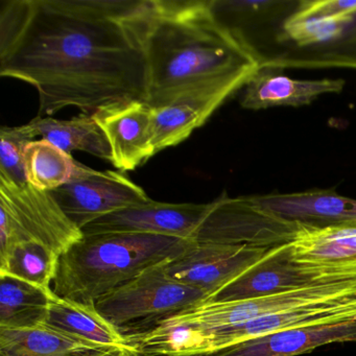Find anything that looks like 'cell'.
Instances as JSON below:
<instances>
[{
    "label": "cell",
    "instance_id": "obj_2",
    "mask_svg": "<svg viewBox=\"0 0 356 356\" xmlns=\"http://www.w3.org/2000/svg\"><path fill=\"white\" fill-rule=\"evenodd\" d=\"M134 22L147 57L151 107L203 87L241 89L260 68L216 17L213 0H139Z\"/></svg>",
    "mask_w": 356,
    "mask_h": 356
},
{
    "label": "cell",
    "instance_id": "obj_14",
    "mask_svg": "<svg viewBox=\"0 0 356 356\" xmlns=\"http://www.w3.org/2000/svg\"><path fill=\"white\" fill-rule=\"evenodd\" d=\"M238 87L214 85L195 89L160 107H152V128L155 155L186 140Z\"/></svg>",
    "mask_w": 356,
    "mask_h": 356
},
{
    "label": "cell",
    "instance_id": "obj_22",
    "mask_svg": "<svg viewBox=\"0 0 356 356\" xmlns=\"http://www.w3.org/2000/svg\"><path fill=\"white\" fill-rule=\"evenodd\" d=\"M53 295V289L0 276V329H28L44 324Z\"/></svg>",
    "mask_w": 356,
    "mask_h": 356
},
{
    "label": "cell",
    "instance_id": "obj_11",
    "mask_svg": "<svg viewBox=\"0 0 356 356\" xmlns=\"http://www.w3.org/2000/svg\"><path fill=\"white\" fill-rule=\"evenodd\" d=\"M268 250L195 243L182 255L166 262L164 268L170 277L203 291L208 299L259 261Z\"/></svg>",
    "mask_w": 356,
    "mask_h": 356
},
{
    "label": "cell",
    "instance_id": "obj_4",
    "mask_svg": "<svg viewBox=\"0 0 356 356\" xmlns=\"http://www.w3.org/2000/svg\"><path fill=\"white\" fill-rule=\"evenodd\" d=\"M299 8L273 24L257 57L259 67L356 70V11L312 17L300 13Z\"/></svg>",
    "mask_w": 356,
    "mask_h": 356
},
{
    "label": "cell",
    "instance_id": "obj_16",
    "mask_svg": "<svg viewBox=\"0 0 356 356\" xmlns=\"http://www.w3.org/2000/svg\"><path fill=\"white\" fill-rule=\"evenodd\" d=\"M260 209L312 228L356 222V199L333 191L249 195Z\"/></svg>",
    "mask_w": 356,
    "mask_h": 356
},
{
    "label": "cell",
    "instance_id": "obj_17",
    "mask_svg": "<svg viewBox=\"0 0 356 356\" xmlns=\"http://www.w3.org/2000/svg\"><path fill=\"white\" fill-rule=\"evenodd\" d=\"M0 356H143L133 348L112 347L42 324L0 329Z\"/></svg>",
    "mask_w": 356,
    "mask_h": 356
},
{
    "label": "cell",
    "instance_id": "obj_13",
    "mask_svg": "<svg viewBox=\"0 0 356 356\" xmlns=\"http://www.w3.org/2000/svg\"><path fill=\"white\" fill-rule=\"evenodd\" d=\"M91 115L107 137L111 163L120 172L136 170L155 155L152 107L147 102H118Z\"/></svg>",
    "mask_w": 356,
    "mask_h": 356
},
{
    "label": "cell",
    "instance_id": "obj_10",
    "mask_svg": "<svg viewBox=\"0 0 356 356\" xmlns=\"http://www.w3.org/2000/svg\"><path fill=\"white\" fill-rule=\"evenodd\" d=\"M356 279L355 273L293 261L289 243L270 248L261 259L204 303L237 301Z\"/></svg>",
    "mask_w": 356,
    "mask_h": 356
},
{
    "label": "cell",
    "instance_id": "obj_21",
    "mask_svg": "<svg viewBox=\"0 0 356 356\" xmlns=\"http://www.w3.org/2000/svg\"><path fill=\"white\" fill-rule=\"evenodd\" d=\"M32 136H41L62 151L85 152L111 162V147L107 137L90 114L70 120L37 116L26 124Z\"/></svg>",
    "mask_w": 356,
    "mask_h": 356
},
{
    "label": "cell",
    "instance_id": "obj_24",
    "mask_svg": "<svg viewBox=\"0 0 356 356\" xmlns=\"http://www.w3.org/2000/svg\"><path fill=\"white\" fill-rule=\"evenodd\" d=\"M24 162L28 182L45 191L66 184L72 179L76 165L70 154L44 139L32 140L26 145Z\"/></svg>",
    "mask_w": 356,
    "mask_h": 356
},
{
    "label": "cell",
    "instance_id": "obj_18",
    "mask_svg": "<svg viewBox=\"0 0 356 356\" xmlns=\"http://www.w3.org/2000/svg\"><path fill=\"white\" fill-rule=\"evenodd\" d=\"M280 70L259 68L243 89L241 106L243 109L273 107H302L324 95H339L346 82L341 79L295 80L281 74Z\"/></svg>",
    "mask_w": 356,
    "mask_h": 356
},
{
    "label": "cell",
    "instance_id": "obj_1",
    "mask_svg": "<svg viewBox=\"0 0 356 356\" xmlns=\"http://www.w3.org/2000/svg\"><path fill=\"white\" fill-rule=\"evenodd\" d=\"M139 0H3L0 76L36 88L38 116L93 114L147 102L149 72L134 22Z\"/></svg>",
    "mask_w": 356,
    "mask_h": 356
},
{
    "label": "cell",
    "instance_id": "obj_3",
    "mask_svg": "<svg viewBox=\"0 0 356 356\" xmlns=\"http://www.w3.org/2000/svg\"><path fill=\"white\" fill-rule=\"evenodd\" d=\"M197 241L149 233L84 234L60 257L53 291L95 305L97 300L147 268L182 255Z\"/></svg>",
    "mask_w": 356,
    "mask_h": 356
},
{
    "label": "cell",
    "instance_id": "obj_23",
    "mask_svg": "<svg viewBox=\"0 0 356 356\" xmlns=\"http://www.w3.org/2000/svg\"><path fill=\"white\" fill-rule=\"evenodd\" d=\"M60 256L32 241L16 243L0 252V276H10L44 289H51Z\"/></svg>",
    "mask_w": 356,
    "mask_h": 356
},
{
    "label": "cell",
    "instance_id": "obj_15",
    "mask_svg": "<svg viewBox=\"0 0 356 356\" xmlns=\"http://www.w3.org/2000/svg\"><path fill=\"white\" fill-rule=\"evenodd\" d=\"M348 341H356V318L279 331L202 356H297Z\"/></svg>",
    "mask_w": 356,
    "mask_h": 356
},
{
    "label": "cell",
    "instance_id": "obj_9",
    "mask_svg": "<svg viewBox=\"0 0 356 356\" xmlns=\"http://www.w3.org/2000/svg\"><path fill=\"white\" fill-rule=\"evenodd\" d=\"M49 193L82 230L99 218L152 200L124 172H99L79 162L72 179Z\"/></svg>",
    "mask_w": 356,
    "mask_h": 356
},
{
    "label": "cell",
    "instance_id": "obj_6",
    "mask_svg": "<svg viewBox=\"0 0 356 356\" xmlns=\"http://www.w3.org/2000/svg\"><path fill=\"white\" fill-rule=\"evenodd\" d=\"M164 264L147 268L97 300L95 306L102 316L124 332L126 327L132 329L134 325L139 329L145 324L154 326L205 302L207 296L203 291L170 277Z\"/></svg>",
    "mask_w": 356,
    "mask_h": 356
},
{
    "label": "cell",
    "instance_id": "obj_25",
    "mask_svg": "<svg viewBox=\"0 0 356 356\" xmlns=\"http://www.w3.org/2000/svg\"><path fill=\"white\" fill-rule=\"evenodd\" d=\"M34 140L26 124L3 127L0 130V174L18 185L28 182L24 154L26 145Z\"/></svg>",
    "mask_w": 356,
    "mask_h": 356
},
{
    "label": "cell",
    "instance_id": "obj_12",
    "mask_svg": "<svg viewBox=\"0 0 356 356\" xmlns=\"http://www.w3.org/2000/svg\"><path fill=\"white\" fill-rule=\"evenodd\" d=\"M208 203H164L151 200L109 214L83 229L84 234L99 233H149L195 241L207 214Z\"/></svg>",
    "mask_w": 356,
    "mask_h": 356
},
{
    "label": "cell",
    "instance_id": "obj_8",
    "mask_svg": "<svg viewBox=\"0 0 356 356\" xmlns=\"http://www.w3.org/2000/svg\"><path fill=\"white\" fill-rule=\"evenodd\" d=\"M306 228L309 227L260 209L249 195L230 197L222 193L208 203L195 241L270 249L291 243Z\"/></svg>",
    "mask_w": 356,
    "mask_h": 356
},
{
    "label": "cell",
    "instance_id": "obj_20",
    "mask_svg": "<svg viewBox=\"0 0 356 356\" xmlns=\"http://www.w3.org/2000/svg\"><path fill=\"white\" fill-rule=\"evenodd\" d=\"M44 324L95 343L132 348L126 333L102 316L97 306L59 297L55 291Z\"/></svg>",
    "mask_w": 356,
    "mask_h": 356
},
{
    "label": "cell",
    "instance_id": "obj_7",
    "mask_svg": "<svg viewBox=\"0 0 356 356\" xmlns=\"http://www.w3.org/2000/svg\"><path fill=\"white\" fill-rule=\"evenodd\" d=\"M354 299H356V279L253 299L197 304L158 323L185 325L202 330H216L312 304L348 302Z\"/></svg>",
    "mask_w": 356,
    "mask_h": 356
},
{
    "label": "cell",
    "instance_id": "obj_19",
    "mask_svg": "<svg viewBox=\"0 0 356 356\" xmlns=\"http://www.w3.org/2000/svg\"><path fill=\"white\" fill-rule=\"evenodd\" d=\"M289 249L293 261L356 274V222L304 229Z\"/></svg>",
    "mask_w": 356,
    "mask_h": 356
},
{
    "label": "cell",
    "instance_id": "obj_5",
    "mask_svg": "<svg viewBox=\"0 0 356 356\" xmlns=\"http://www.w3.org/2000/svg\"><path fill=\"white\" fill-rule=\"evenodd\" d=\"M84 236L49 191L0 174V252L32 241L61 257Z\"/></svg>",
    "mask_w": 356,
    "mask_h": 356
}]
</instances>
